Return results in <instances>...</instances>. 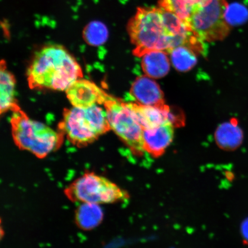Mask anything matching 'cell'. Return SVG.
Masks as SVG:
<instances>
[{
    "label": "cell",
    "mask_w": 248,
    "mask_h": 248,
    "mask_svg": "<svg viewBox=\"0 0 248 248\" xmlns=\"http://www.w3.org/2000/svg\"><path fill=\"white\" fill-rule=\"evenodd\" d=\"M11 119L12 135L21 150L36 157H45L60 147L63 137L45 124L30 119L19 108H16Z\"/></svg>",
    "instance_id": "3957f363"
},
{
    "label": "cell",
    "mask_w": 248,
    "mask_h": 248,
    "mask_svg": "<svg viewBox=\"0 0 248 248\" xmlns=\"http://www.w3.org/2000/svg\"><path fill=\"white\" fill-rule=\"evenodd\" d=\"M86 42L92 46H100L106 42L108 31L103 24L94 22L89 24L83 31Z\"/></svg>",
    "instance_id": "ac0fdd59"
},
{
    "label": "cell",
    "mask_w": 248,
    "mask_h": 248,
    "mask_svg": "<svg viewBox=\"0 0 248 248\" xmlns=\"http://www.w3.org/2000/svg\"><path fill=\"white\" fill-rule=\"evenodd\" d=\"M128 32L138 57L151 51H165L177 46L167 30L160 8H140L128 24Z\"/></svg>",
    "instance_id": "7a4b0ae2"
},
{
    "label": "cell",
    "mask_w": 248,
    "mask_h": 248,
    "mask_svg": "<svg viewBox=\"0 0 248 248\" xmlns=\"http://www.w3.org/2000/svg\"><path fill=\"white\" fill-rule=\"evenodd\" d=\"M167 52L170 55L173 66L181 72L190 70L197 63L195 51L188 46L181 45L175 46Z\"/></svg>",
    "instance_id": "2e32d148"
},
{
    "label": "cell",
    "mask_w": 248,
    "mask_h": 248,
    "mask_svg": "<svg viewBox=\"0 0 248 248\" xmlns=\"http://www.w3.org/2000/svg\"><path fill=\"white\" fill-rule=\"evenodd\" d=\"M130 94L136 103L140 105L158 108L167 106L159 85L147 76L140 77L135 80Z\"/></svg>",
    "instance_id": "30bf717a"
},
{
    "label": "cell",
    "mask_w": 248,
    "mask_h": 248,
    "mask_svg": "<svg viewBox=\"0 0 248 248\" xmlns=\"http://www.w3.org/2000/svg\"><path fill=\"white\" fill-rule=\"evenodd\" d=\"M60 128L71 142L81 145L91 143L110 130L107 110L98 104L66 110Z\"/></svg>",
    "instance_id": "277c9868"
},
{
    "label": "cell",
    "mask_w": 248,
    "mask_h": 248,
    "mask_svg": "<svg viewBox=\"0 0 248 248\" xmlns=\"http://www.w3.org/2000/svg\"><path fill=\"white\" fill-rule=\"evenodd\" d=\"M129 104L143 129L154 128L169 122H172L175 124L168 106L158 108L144 106L132 102H129Z\"/></svg>",
    "instance_id": "8fae6325"
},
{
    "label": "cell",
    "mask_w": 248,
    "mask_h": 248,
    "mask_svg": "<svg viewBox=\"0 0 248 248\" xmlns=\"http://www.w3.org/2000/svg\"><path fill=\"white\" fill-rule=\"evenodd\" d=\"M142 70L151 78L159 79L165 77L170 69L168 52L165 51H151L142 55Z\"/></svg>",
    "instance_id": "7c38bea8"
},
{
    "label": "cell",
    "mask_w": 248,
    "mask_h": 248,
    "mask_svg": "<svg viewBox=\"0 0 248 248\" xmlns=\"http://www.w3.org/2000/svg\"><path fill=\"white\" fill-rule=\"evenodd\" d=\"M194 4L190 0H160L159 1L160 8L177 16L187 24Z\"/></svg>",
    "instance_id": "e0dca14e"
},
{
    "label": "cell",
    "mask_w": 248,
    "mask_h": 248,
    "mask_svg": "<svg viewBox=\"0 0 248 248\" xmlns=\"http://www.w3.org/2000/svg\"><path fill=\"white\" fill-rule=\"evenodd\" d=\"M174 126V124L169 122L154 128L143 129L145 152L155 157L162 156L173 140Z\"/></svg>",
    "instance_id": "9c48e42d"
},
{
    "label": "cell",
    "mask_w": 248,
    "mask_h": 248,
    "mask_svg": "<svg viewBox=\"0 0 248 248\" xmlns=\"http://www.w3.org/2000/svg\"><path fill=\"white\" fill-rule=\"evenodd\" d=\"M103 212L99 204L82 203L76 213V222L83 230H91L100 224Z\"/></svg>",
    "instance_id": "5bb4252c"
},
{
    "label": "cell",
    "mask_w": 248,
    "mask_h": 248,
    "mask_svg": "<svg viewBox=\"0 0 248 248\" xmlns=\"http://www.w3.org/2000/svg\"><path fill=\"white\" fill-rule=\"evenodd\" d=\"M66 194L76 202L99 204L120 202L128 199V193L103 176L85 173L66 189Z\"/></svg>",
    "instance_id": "8992f818"
},
{
    "label": "cell",
    "mask_w": 248,
    "mask_h": 248,
    "mask_svg": "<svg viewBox=\"0 0 248 248\" xmlns=\"http://www.w3.org/2000/svg\"><path fill=\"white\" fill-rule=\"evenodd\" d=\"M190 1L194 2V4H195V3H197L198 2H200V1H202V0H190Z\"/></svg>",
    "instance_id": "ffe728a7"
},
{
    "label": "cell",
    "mask_w": 248,
    "mask_h": 248,
    "mask_svg": "<svg viewBox=\"0 0 248 248\" xmlns=\"http://www.w3.org/2000/svg\"><path fill=\"white\" fill-rule=\"evenodd\" d=\"M28 81L31 88H46L66 91L81 78V67L63 46L51 45L37 51L28 69Z\"/></svg>",
    "instance_id": "6da1fadb"
},
{
    "label": "cell",
    "mask_w": 248,
    "mask_h": 248,
    "mask_svg": "<svg viewBox=\"0 0 248 248\" xmlns=\"http://www.w3.org/2000/svg\"><path fill=\"white\" fill-rule=\"evenodd\" d=\"M104 106L110 129L122 140L133 154H143V128L136 119L129 102L126 103L109 95Z\"/></svg>",
    "instance_id": "52a82bcc"
},
{
    "label": "cell",
    "mask_w": 248,
    "mask_h": 248,
    "mask_svg": "<svg viewBox=\"0 0 248 248\" xmlns=\"http://www.w3.org/2000/svg\"><path fill=\"white\" fill-rule=\"evenodd\" d=\"M228 7L226 0H202L194 4L187 25L203 42L224 40L231 31L226 18Z\"/></svg>",
    "instance_id": "5b68a950"
},
{
    "label": "cell",
    "mask_w": 248,
    "mask_h": 248,
    "mask_svg": "<svg viewBox=\"0 0 248 248\" xmlns=\"http://www.w3.org/2000/svg\"><path fill=\"white\" fill-rule=\"evenodd\" d=\"M66 92L73 107L83 108L95 104L104 105L109 96L94 83L81 78L76 80Z\"/></svg>",
    "instance_id": "ba28073f"
},
{
    "label": "cell",
    "mask_w": 248,
    "mask_h": 248,
    "mask_svg": "<svg viewBox=\"0 0 248 248\" xmlns=\"http://www.w3.org/2000/svg\"><path fill=\"white\" fill-rule=\"evenodd\" d=\"M217 145L226 151H234L239 147L243 142V131L234 122L221 124L217 128L215 134Z\"/></svg>",
    "instance_id": "4fadbf2b"
},
{
    "label": "cell",
    "mask_w": 248,
    "mask_h": 248,
    "mask_svg": "<svg viewBox=\"0 0 248 248\" xmlns=\"http://www.w3.org/2000/svg\"><path fill=\"white\" fill-rule=\"evenodd\" d=\"M241 232L244 240L248 242V218L245 220L242 224Z\"/></svg>",
    "instance_id": "d6986e66"
},
{
    "label": "cell",
    "mask_w": 248,
    "mask_h": 248,
    "mask_svg": "<svg viewBox=\"0 0 248 248\" xmlns=\"http://www.w3.org/2000/svg\"><path fill=\"white\" fill-rule=\"evenodd\" d=\"M1 113L14 110L18 108L15 98V80L13 75L9 72L4 64L1 65Z\"/></svg>",
    "instance_id": "9a60e30c"
}]
</instances>
